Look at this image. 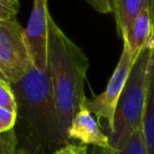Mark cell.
Wrapping results in <instances>:
<instances>
[{
  "label": "cell",
  "mask_w": 154,
  "mask_h": 154,
  "mask_svg": "<svg viewBox=\"0 0 154 154\" xmlns=\"http://www.w3.org/2000/svg\"><path fill=\"white\" fill-rule=\"evenodd\" d=\"M153 49L154 46H147L136 57L117 102L113 128L107 135L114 152H118L128 138L142 128Z\"/></svg>",
  "instance_id": "cell-3"
},
{
  "label": "cell",
  "mask_w": 154,
  "mask_h": 154,
  "mask_svg": "<svg viewBox=\"0 0 154 154\" xmlns=\"http://www.w3.org/2000/svg\"><path fill=\"white\" fill-rule=\"evenodd\" d=\"M90 154H116L112 148H100V147H94L90 152Z\"/></svg>",
  "instance_id": "cell-19"
},
{
  "label": "cell",
  "mask_w": 154,
  "mask_h": 154,
  "mask_svg": "<svg viewBox=\"0 0 154 154\" xmlns=\"http://www.w3.org/2000/svg\"><path fill=\"white\" fill-rule=\"evenodd\" d=\"M18 154H28V153L24 152V150H20V149H19V153H18Z\"/></svg>",
  "instance_id": "cell-21"
},
{
  "label": "cell",
  "mask_w": 154,
  "mask_h": 154,
  "mask_svg": "<svg viewBox=\"0 0 154 154\" xmlns=\"http://www.w3.org/2000/svg\"><path fill=\"white\" fill-rule=\"evenodd\" d=\"M51 154H88V146L67 142Z\"/></svg>",
  "instance_id": "cell-16"
},
{
  "label": "cell",
  "mask_w": 154,
  "mask_h": 154,
  "mask_svg": "<svg viewBox=\"0 0 154 154\" xmlns=\"http://www.w3.org/2000/svg\"><path fill=\"white\" fill-rule=\"evenodd\" d=\"M148 6V0H117L114 8V17L119 36L125 35L126 30L135 20V18Z\"/></svg>",
  "instance_id": "cell-10"
},
{
  "label": "cell",
  "mask_w": 154,
  "mask_h": 154,
  "mask_svg": "<svg viewBox=\"0 0 154 154\" xmlns=\"http://www.w3.org/2000/svg\"><path fill=\"white\" fill-rule=\"evenodd\" d=\"M152 35H153V26L147 6L135 18V20L131 23L125 35L123 36V42L128 47L130 55L132 57L134 60L144 47L153 46Z\"/></svg>",
  "instance_id": "cell-8"
},
{
  "label": "cell",
  "mask_w": 154,
  "mask_h": 154,
  "mask_svg": "<svg viewBox=\"0 0 154 154\" xmlns=\"http://www.w3.org/2000/svg\"><path fill=\"white\" fill-rule=\"evenodd\" d=\"M142 134L148 154H154V49L150 59L148 90L142 118Z\"/></svg>",
  "instance_id": "cell-9"
},
{
  "label": "cell",
  "mask_w": 154,
  "mask_h": 154,
  "mask_svg": "<svg viewBox=\"0 0 154 154\" xmlns=\"http://www.w3.org/2000/svg\"><path fill=\"white\" fill-rule=\"evenodd\" d=\"M114 153L116 154H148L143 134H142V128L136 130L128 138L124 146L118 152H114Z\"/></svg>",
  "instance_id": "cell-11"
},
{
  "label": "cell",
  "mask_w": 154,
  "mask_h": 154,
  "mask_svg": "<svg viewBox=\"0 0 154 154\" xmlns=\"http://www.w3.org/2000/svg\"><path fill=\"white\" fill-rule=\"evenodd\" d=\"M134 59L130 55V52L125 45H123V52L118 60V64L108 79V83L105 90L91 97L84 100V106L96 117V120L100 122L101 119L106 122L107 135L112 131L113 128V118L117 107V102L122 94V90L125 85V82L129 77L130 70L134 64Z\"/></svg>",
  "instance_id": "cell-5"
},
{
  "label": "cell",
  "mask_w": 154,
  "mask_h": 154,
  "mask_svg": "<svg viewBox=\"0 0 154 154\" xmlns=\"http://www.w3.org/2000/svg\"><path fill=\"white\" fill-rule=\"evenodd\" d=\"M19 11V0H0V19L16 18Z\"/></svg>",
  "instance_id": "cell-14"
},
{
  "label": "cell",
  "mask_w": 154,
  "mask_h": 154,
  "mask_svg": "<svg viewBox=\"0 0 154 154\" xmlns=\"http://www.w3.org/2000/svg\"><path fill=\"white\" fill-rule=\"evenodd\" d=\"M88 66L89 60L85 53L49 17L47 71L51 78L60 131L66 141L72 118L85 100L84 82Z\"/></svg>",
  "instance_id": "cell-2"
},
{
  "label": "cell",
  "mask_w": 154,
  "mask_h": 154,
  "mask_svg": "<svg viewBox=\"0 0 154 154\" xmlns=\"http://www.w3.org/2000/svg\"><path fill=\"white\" fill-rule=\"evenodd\" d=\"M18 142L14 130L0 132V154H18Z\"/></svg>",
  "instance_id": "cell-12"
},
{
  "label": "cell",
  "mask_w": 154,
  "mask_h": 154,
  "mask_svg": "<svg viewBox=\"0 0 154 154\" xmlns=\"http://www.w3.org/2000/svg\"><path fill=\"white\" fill-rule=\"evenodd\" d=\"M32 65L25 29L16 18L0 19V72L8 83L19 81Z\"/></svg>",
  "instance_id": "cell-4"
},
{
  "label": "cell",
  "mask_w": 154,
  "mask_h": 154,
  "mask_svg": "<svg viewBox=\"0 0 154 154\" xmlns=\"http://www.w3.org/2000/svg\"><path fill=\"white\" fill-rule=\"evenodd\" d=\"M87 1L100 13H109V12H112L108 0H87Z\"/></svg>",
  "instance_id": "cell-17"
},
{
  "label": "cell",
  "mask_w": 154,
  "mask_h": 154,
  "mask_svg": "<svg viewBox=\"0 0 154 154\" xmlns=\"http://www.w3.org/2000/svg\"><path fill=\"white\" fill-rule=\"evenodd\" d=\"M16 120H17L16 112L0 107V132H6L12 130L16 125Z\"/></svg>",
  "instance_id": "cell-15"
},
{
  "label": "cell",
  "mask_w": 154,
  "mask_h": 154,
  "mask_svg": "<svg viewBox=\"0 0 154 154\" xmlns=\"http://www.w3.org/2000/svg\"><path fill=\"white\" fill-rule=\"evenodd\" d=\"M16 99L13 128L18 149L28 154H51L67 143L58 122L48 71L34 65L17 82L10 83Z\"/></svg>",
  "instance_id": "cell-1"
},
{
  "label": "cell",
  "mask_w": 154,
  "mask_h": 154,
  "mask_svg": "<svg viewBox=\"0 0 154 154\" xmlns=\"http://www.w3.org/2000/svg\"><path fill=\"white\" fill-rule=\"evenodd\" d=\"M67 141H77L78 144H91L100 148H111L108 136L105 134L95 116L83 105L76 112L67 129Z\"/></svg>",
  "instance_id": "cell-7"
},
{
  "label": "cell",
  "mask_w": 154,
  "mask_h": 154,
  "mask_svg": "<svg viewBox=\"0 0 154 154\" xmlns=\"http://www.w3.org/2000/svg\"><path fill=\"white\" fill-rule=\"evenodd\" d=\"M0 107L16 112V99L10 83L0 81Z\"/></svg>",
  "instance_id": "cell-13"
},
{
  "label": "cell",
  "mask_w": 154,
  "mask_h": 154,
  "mask_svg": "<svg viewBox=\"0 0 154 154\" xmlns=\"http://www.w3.org/2000/svg\"><path fill=\"white\" fill-rule=\"evenodd\" d=\"M0 81H2V82H7V79L5 78V76H4L1 72H0ZM7 83H8V82H7Z\"/></svg>",
  "instance_id": "cell-20"
},
{
  "label": "cell",
  "mask_w": 154,
  "mask_h": 154,
  "mask_svg": "<svg viewBox=\"0 0 154 154\" xmlns=\"http://www.w3.org/2000/svg\"><path fill=\"white\" fill-rule=\"evenodd\" d=\"M148 11L152 20V26H153V35H152V45L154 46V0H148Z\"/></svg>",
  "instance_id": "cell-18"
},
{
  "label": "cell",
  "mask_w": 154,
  "mask_h": 154,
  "mask_svg": "<svg viewBox=\"0 0 154 154\" xmlns=\"http://www.w3.org/2000/svg\"><path fill=\"white\" fill-rule=\"evenodd\" d=\"M49 17L47 0H34L29 23L25 28V42L32 65L41 71H47Z\"/></svg>",
  "instance_id": "cell-6"
}]
</instances>
